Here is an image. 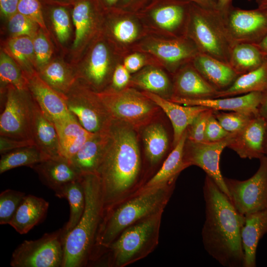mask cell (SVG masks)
I'll list each match as a JSON object with an SVG mask.
<instances>
[{
  "label": "cell",
  "instance_id": "obj_53",
  "mask_svg": "<svg viewBox=\"0 0 267 267\" xmlns=\"http://www.w3.org/2000/svg\"><path fill=\"white\" fill-rule=\"evenodd\" d=\"M232 6V0H217V9L222 16L225 15Z\"/></svg>",
  "mask_w": 267,
  "mask_h": 267
},
{
  "label": "cell",
  "instance_id": "obj_27",
  "mask_svg": "<svg viewBox=\"0 0 267 267\" xmlns=\"http://www.w3.org/2000/svg\"><path fill=\"white\" fill-rule=\"evenodd\" d=\"M186 139V130L159 170L138 189L150 188L176 181L180 172L187 168L183 160L184 147Z\"/></svg>",
  "mask_w": 267,
  "mask_h": 267
},
{
  "label": "cell",
  "instance_id": "obj_54",
  "mask_svg": "<svg viewBox=\"0 0 267 267\" xmlns=\"http://www.w3.org/2000/svg\"><path fill=\"white\" fill-rule=\"evenodd\" d=\"M202 7L217 9V0H188Z\"/></svg>",
  "mask_w": 267,
  "mask_h": 267
},
{
  "label": "cell",
  "instance_id": "obj_29",
  "mask_svg": "<svg viewBox=\"0 0 267 267\" xmlns=\"http://www.w3.org/2000/svg\"><path fill=\"white\" fill-rule=\"evenodd\" d=\"M266 57L254 44L236 43L231 49L228 63L240 76L261 66Z\"/></svg>",
  "mask_w": 267,
  "mask_h": 267
},
{
  "label": "cell",
  "instance_id": "obj_23",
  "mask_svg": "<svg viewBox=\"0 0 267 267\" xmlns=\"http://www.w3.org/2000/svg\"><path fill=\"white\" fill-rule=\"evenodd\" d=\"M60 145V156L70 159L93 135L71 114L53 121Z\"/></svg>",
  "mask_w": 267,
  "mask_h": 267
},
{
  "label": "cell",
  "instance_id": "obj_41",
  "mask_svg": "<svg viewBox=\"0 0 267 267\" xmlns=\"http://www.w3.org/2000/svg\"><path fill=\"white\" fill-rule=\"evenodd\" d=\"M37 24L27 16L17 12L9 18L8 29L13 36H35Z\"/></svg>",
  "mask_w": 267,
  "mask_h": 267
},
{
  "label": "cell",
  "instance_id": "obj_42",
  "mask_svg": "<svg viewBox=\"0 0 267 267\" xmlns=\"http://www.w3.org/2000/svg\"><path fill=\"white\" fill-rule=\"evenodd\" d=\"M112 32L118 41L123 44H129L137 37L138 28L134 21L125 18L118 20L114 24Z\"/></svg>",
  "mask_w": 267,
  "mask_h": 267
},
{
  "label": "cell",
  "instance_id": "obj_11",
  "mask_svg": "<svg viewBox=\"0 0 267 267\" xmlns=\"http://www.w3.org/2000/svg\"><path fill=\"white\" fill-rule=\"evenodd\" d=\"M28 90L8 87L4 108L0 116V135L32 139L31 125L34 100Z\"/></svg>",
  "mask_w": 267,
  "mask_h": 267
},
{
  "label": "cell",
  "instance_id": "obj_47",
  "mask_svg": "<svg viewBox=\"0 0 267 267\" xmlns=\"http://www.w3.org/2000/svg\"><path fill=\"white\" fill-rule=\"evenodd\" d=\"M231 134L222 127L213 113L207 121L204 134L205 142L219 141L226 138Z\"/></svg>",
  "mask_w": 267,
  "mask_h": 267
},
{
  "label": "cell",
  "instance_id": "obj_39",
  "mask_svg": "<svg viewBox=\"0 0 267 267\" xmlns=\"http://www.w3.org/2000/svg\"><path fill=\"white\" fill-rule=\"evenodd\" d=\"M26 194L21 191L7 189L0 194V224H9Z\"/></svg>",
  "mask_w": 267,
  "mask_h": 267
},
{
  "label": "cell",
  "instance_id": "obj_21",
  "mask_svg": "<svg viewBox=\"0 0 267 267\" xmlns=\"http://www.w3.org/2000/svg\"><path fill=\"white\" fill-rule=\"evenodd\" d=\"M267 233V206L244 215L241 230L244 267H256V253L260 240Z\"/></svg>",
  "mask_w": 267,
  "mask_h": 267
},
{
  "label": "cell",
  "instance_id": "obj_46",
  "mask_svg": "<svg viewBox=\"0 0 267 267\" xmlns=\"http://www.w3.org/2000/svg\"><path fill=\"white\" fill-rule=\"evenodd\" d=\"M33 44L36 63L41 69L46 65L50 58L52 54L50 45L41 31L35 36Z\"/></svg>",
  "mask_w": 267,
  "mask_h": 267
},
{
  "label": "cell",
  "instance_id": "obj_38",
  "mask_svg": "<svg viewBox=\"0 0 267 267\" xmlns=\"http://www.w3.org/2000/svg\"><path fill=\"white\" fill-rule=\"evenodd\" d=\"M72 19L75 27V38L73 43L77 47L89 32L91 26V11L88 1H81L74 7Z\"/></svg>",
  "mask_w": 267,
  "mask_h": 267
},
{
  "label": "cell",
  "instance_id": "obj_2",
  "mask_svg": "<svg viewBox=\"0 0 267 267\" xmlns=\"http://www.w3.org/2000/svg\"><path fill=\"white\" fill-rule=\"evenodd\" d=\"M136 130L113 119L101 163L97 171L102 186L105 210L135 191L141 160Z\"/></svg>",
  "mask_w": 267,
  "mask_h": 267
},
{
  "label": "cell",
  "instance_id": "obj_49",
  "mask_svg": "<svg viewBox=\"0 0 267 267\" xmlns=\"http://www.w3.org/2000/svg\"><path fill=\"white\" fill-rule=\"evenodd\" d=\"M130 72L123 65H118L114 70L112 78L113 90H120L125 89L130 81Z\"/></svg>",
  "mask_w": 267,
  "mask_h": 267
},
{
  "label": "cell",
  "instance_id": "obj_4",
  "mask_svg": "<svg viewBox=\"0 0 267 267\" xmlns=\"http://www.w3.org/2000/svg\"><path fill=\"white\" fill-rule=\"evenodd\" d=\"M85 207L76 226L65 236L62 267H82L95 261L97 239L104 214L103 189L96 174L83 175Z\"/></svg>",
  "mask_w": 267,
  "mask_h": 267
},
{
  "label": "cell",
  "instance_id": "obj_24",
  "mask_svg": "<svg viewBox=\"0 0 267 267\" xmlns=\"http://www.w3.org/2000/svg\"><path fill=\"white\" fill-rule=\"evenodd\" d=\"M195 68L218 91L225 89L239 75L227 63L199 53L191 61Z\"/></svg>",
  "mask_w": 267,
  "mask_h": 267
},
{
  "label": "cell",
  "instance_id": "obj_22",
  "mask_svg": "<svg viewBox=\"0 0 267 267\" xmlns=\"http://www.w3.org/2000/svg\"><path fill=\"white\" fill-rule=\"evenodd\" d=\"M31 132L35 145L48 158L60 156L59 138L54 124L44 115L34 100Z\"/></svg>",
  "mask_w": 267,
  "mask_h": 267
},
{
  "label": "cell",
  "instance_id": "obj_14",
  "mask_svg": "<svg viewBox=\"0 0 267 267\" xmlns=\"http://www.w3.org/2000/svg\"><path fill=\"white\" fill-rule=\"evenodd\" d=\"M145 49L161 59L174 73L183 65L191 62L200 53L187 36L151 42L145 45Z\"/></svg>",
  "mask_w": 267,
  "mask_h": 267
},
{
  "label": "cell",
  "instance_id": "obj_7",
  "mask_svg": "<svg viewBox=\"0 0 267 267\" xmlns=\"http://www.w3.org/2000/svg\"><path fill=\"white\" fill-rule=\"evenodd\" d=\"M97 94L112 119L125 122L136 130L149 124L159 108L142 92L133 89Z\"/></svg>",
  "mask_w": 267,
  "mask_h": 267
},
{
  "label": "cell",
  "instance_id": "obj_43",
  "mask_svg": "<svg viewBox=\"0 0 267 267\" xmlns=\"http://www.w3.org/2000/svg\"><path fill=\"white\" fill-rule=\"evenodd\" d=\"M213 111L209 108L200 113L194 118L186 130L187 140L196 142H205L204 134L207 121Z\"/></svg>",
  "mask_w": 267,
  "mask_h": 267
},
{
  "label": "cell",
  "instance_id": "obj_36",
  "mask_svg": "<svg viewBox=\"0 0 267 267\" xmlns=\"http://www.w3.org/2000/svg\"><path fill=\"white\" fill-rule=\"evenodd\" d=\"M8 46L12 55L24 68L26 77L35 73L33 69V61L35 57L34 44L30 37L24 36L12 38L8 42Z\"/></svg>",
  "mask_w": 267,
  "mask_h": 267
},
{
  "label": "cell",
  "instance_id": "obj_5",
  "mask_svg": "<svg viewBox=\"0 0 267 267\" xmlns=\"http://www.w3.org/2000/svg\"><path fill=\"white\" fill-rule=\"evenodd\" d=\"M163 212L145 218L130 225L104 250L107 265L125 267L152 253L158 244Z\"/></svg>",
  "mask_w": 267,
  "mask_h": 267
},
{
  "label": "cell",
  "instance_id": "obj_52",
  "mask_svg": "<svg viewBox=\"0 0 267 267\" xmlns=\"http://www.w3.org/2000/svg\"><path fill=\"white\" fill-rule=\"evenodd\" d=\"M258 115L267 123V92L263 93L262 100L258 108Z\"/></svg>",
  "mask_w": 267,
  "mask_h": 267
},
{
  "label": "cell",
  "instance_id": "obj_55",
  "mask_svg": "<svg viewBox=\"0 0 267 267\" xmlns=\"http://www.w3.org/2000/svg\"><path fill=\"white\" fill-rule=\"evenodd\" d=\"M254 44L265 56L267 57V34L259 43Z\"/></svg>",
  "mask_w": 267,
  "mask_h": 267
},
{
  "label": "cell",
  "instance_id": "obj_28",
  "mask_svg": "<svg viewBox=\"0 0 267 267\" xmlns=\"http://www.w3.org/2000/svg\"><path fill=\"white\" fill-rule=\"evenodd\" d=\"M253 92H267V57L261 66L239 76L228 88L218 91L215 98L234 96Z\"/></svg>",
  "mask_w": 267,
  "mask_h": 267
},
{
  "label": "cell",
  "instance_id": "obj_6",
  "mask_svg": "<svg viewBox=\"0 0 267 267\" xmlns=\"http://www.w3.org/2000/svg\"><path fill=\"white\" fill-rule=\"evenodd\" d=\"M186 35L200 53L229 64L234 44L222 15L217 9L205 8L191 2Z\"/></svg>",
  "mask_w": 267,
  "mask_h": 267
},
{
  "label": "cell",
  "instance_id": "obj_19",
  "mask_svg": "<svg viewBox=\"0 0 267 267\" xmlns=\"http://www.w3.org/2000/svg\"><path fill=\"white\" fill-rule=\"evenodd\" d=\"M31 95L44 115L52 122L70 115L63 96L36 73L27 77Z\"/></svg>",
  "mask_w": 267,
  "mask_h": 267
},
{
  "label": "cell",
  "instance_id": "obj_10",
  "mask_svg": "<svg viewBox=\"0 0 267 267\" xmlns=\"http://www.w3.org/2000/svg\"><path fill=\"white\" fill-rule=\"evenodd\" d=\"M259 160L258 170L247 179L224 177L230 200L243 215L267 206V156L264 155Z\"/></svg>",
  "mask_w": 267,
  "mask_h": 267
},
{
  "label": "cell",
  "instance_id": "obj_35",
  "mask_svg": "<svg viewBox=\"0 0 267 267\" xmlns=\"http://www.w3.org/2000/svg\"><path fill=\"white\" fill-rule=\"evenodd\" d=\"M39 75L48 85L63 96L75 82L71 72L58 62H51L44 66L41 69Z\"/></svg>",
  "mask_w": 267,
  "mask_h": 267
},
{
  "label": "cell",
  "instance_id": "obj_32",
  "mask_svg": "<svg viewBox=\"0 0 267 267\" xmlns=\"http://www.w3.org/2000/svg\"><path fill=\"white\" fill-rule=\"evenodd\" d=\"M145 154L149 162L154 165L164 157L169 147V139L166 129L159 123H149L142 133Z\"/></svg>",
  "mask_w": 267,
  "mask_h": 267
},
{
  "label": "cell",
  "instance_id": "obj_8",
  "mask_svg": "<svg viewBox=\"0 0 267 267\" xmlns=\"http://www.w3.org/2000/svg\"><path fill=\"white\" fill-rule=\"evenodd\" d=\"M64 237L62 228L34 240H25L13 251L12 267H62Z\"/></svg>",
  "mask_w": 267,
  "mask_h": 267
},
{
  "label": "cell",
  "instance_id": "obj_33",
  "mask_svg": "<svg viewBox=\"0 0 267 267\" xmlns=\"http://www.w3.org/2000/svg\"><path fill=\"white\" fill-rule=\"evenodd\" d=\"M110 69V55L106 45L102 43L93 48L84 76L89 83L98 89L106 83Z\"/></svg>",
  "mask_w": 267,
  "mask_h": 267
},
{
  "label": "cell",
  "instance_id": "obj_57",
  "mask_svg": "<svg viewBox=\"0 0 267 267\" xmlns=\"http://www.w3.org/2000/svg\"><path fill=\"white\" fill-rule=\"evenodd\" d=\"M264 153L267 156V130L264 143Z\"/></svg>",
  "mask_w": 267,
  "mask_h": 267
},
{
  "label": "cell",
  "instance_id": "obj_16",
  "mask_svg": "<svg viewBox=\"0 0 267 267\" xmlns=\"http://www.w3.org/2000/svg\"><path fill=\"white\" fill-rule=\"evenodd\" d=\"M41 181L55 192L81 178L82 175L68 159L59 156L46 159L31 167Z\"/></svg>",
  "mask_w": 267,
  "mask_h": 267
},
{
  "label": "cell",
  "instance_id": "obj_13",
  "mask_svg": "<svg viewBox=\"0 0 267 267\" xmlns=\"http://www.w3.org/2000/svg\"><path fill=\"white\" fill-rule=\"evenodd\" d=\"M232 134L226 138L214 142H196L186 139L183 160L187 168L194 165L201 168L229 198V195L219 167L220 156L227 147Z\"/></svg>",
  "mask_w": 267,
  "mask_h": 267
},
{
  "label": "cell",
  "instance_id": "obj_18",
  "mask_svg": "<svg viewBox=\"0 0 267 267\" xmlns=\"http://www.w3.org/2000/svg\"><path fill=\"white\" fill-rule=\"evenodd\" d=\"M175 74L172 97L193 99L215 98L218 90L205 80L191 62L183 65Z\"/></svg>",
  "mask_w": 267,
  "mask_h": 267
},
{
  "label": "cell",
  "instance_id": "obj_56",
  "mask_svg": "<svg viewBox=\"0 0 267 267\" xmlns=\"http://www.w3.org/2000/svg\"><path fill=\"white\" fill-rule=\"evenodd\" d=\"M258 7L267 8V0H256Z\"/></svg>",
  "mask_w": 267,
  "mask_h": 267
},
{
  "label": "cell",
  "instance_id": "obj_48",
  "mask_svg": "<svg viewBox=\"0 0 267 267\" xmlns=\"http://www.w3.org/2000/svg\"><path fill=\"white\" fill-rule=\"evenodd\" d=\"M33 145H35L33 140L20 139L0 136V153L1 154Z\"/></svg>",
  "mask_w": 267,
  "mask_h": 267
},
{
  "label": "cell",
  "instance_id": "obj_34",
  "mask_svg": "<svg viewBox=\"0 0 267 267\" xmlns=\"http://www.w3.org/2000/svg\"><path fill=\"white\" fill-rule=\"evenodd\" d=\"M0 160V174L22 166L31 167L49 158L35 145L20 148L2 154Z\"/></svg>",
  "mask_w": 267,
  "mask_h": 267
},
{
  "label": "cell",
  "instance_id": "obj_17",
  "mask_svg": "<svg viewBox=\"0 0 267 267\" xmlns=\"http://www.w3.org/2000/svg\"><path fill=\"white\" fill-rule=\"evenodd\" d=\"M263 93L253 92L239 96L188 99L173 96L170 100L184 105H200L213 110L239 112L258 115V108Z\"/></svg>",
  "mask_w": 267,
  "mask_h": 267
},
{
  "label": "cell",
  "instance_id": "obj_40",
  "mask_svg": "<svg viewBox=\"0 0 267 267\" xmlns=\"http://www.w3.org/2000/svg\"><path fill=\"white\" fill-rule=\"evenodd\" d=\"M213 114L222 127L230 134L242 130L255 116L248 113L214 110Z\"/></svg>",
  "mask_w": 267,
  "mask_h": 267
},
{
  "label": "cell",
  "instance_id": "obj_12",
  "mask_svg": "<svg viewBox=\"0 0 267 267\" xmlns=\"http://www.w3.org/2000/svg\"><path fill=\"white\" fill-rule=\"evenodd\" d=\"M222 16L234 44H256L267 34V8L244 9L233 6Z\"/></svg>",
  "mask_w": 267,
  "mask_h": 267
},
{
  "label": "cell",
  "instance_id": "obj_51",
  "mask_svg": "<svg viewBox=\"0 0 267 267\" xmlns=\"http://www.w3.org/2000/svg\"><path fill=\"white\" fill-rule=\"evenodd\" d=\"M19 0H0L1 12L6 17L9 18L18 12Z\"/></svg>",
  "mask_w": 267,
  "mask_h": 267
},
{
  "label": "cell",
  "instance_id": "obj_9",
  "mask_svg": "<svg viewBox=\"0 0 267 267\" xmlns=\"http://www.w3.org/2000/svg\"><path fill=\"white\" fill-rule=\"evenodd\" d=\"M64 97L69 111L87 131L93 134L107 132L113 119L97 93L72 86Z\"/></svg>",
  "mask_w": 267,
  "mask_h": 267
},
{
  "label": "cell",
  "instance_id": "obj_20",
  "mask_svg": "<svg viewBox=\"0 0 267 267\" xmlns=\"http://www.w3.org/2000/svg\"><path fill=\"white\" fill-rule=\"evenodd\" d=\"M142 93L161 108L170 119L173 129V147L194 118L201 112L209 109L200 105H184L177 103L148 91Z\"/></svg>",
  "mask_w": 267,
  "mask_h": 267
},
{
  "label": "cell",
  "instance_id": "obj_58",
  "mask_svg": "<svg viewBox=\"0 0 267 267\" xmlns=\"http://www.w3.org/2000/svg\"><path fill=\"white\" fill-rule=\"evenodd\" d=\"M117 0H106L108 3L112 4L116 2Z\"/></svg>",
  "mask_w": 267,
  "mask_h": 267
},
{
  "label": "cell",
  "instance_id": "obj_3",
  "mask_svg": "<svg viewBox=\"0 0 267 267\" xmlns=\"http://www.w3.org/2000/svg\"><path fill=\"white\" fill-rule=\"evenodd\" d=\"M175 183L176 181L138 189L105 210L97 239L96 259L101 256L125 229L145 218L164 212L174 190Z\"/></svg>",
  "mask_w": 267,
  "mask_h": 267
},
{
  "label": "cell",
  "instance_id": "obj_30",
  "mask_svg": "<svg viewBox=\"0 0 267 267\" xmlns=\"http://www.w3.org/2000/svg\"><path fill=\"white\" fill-rule=\"evenodd\" d=\"M59 198H66L70 206V216L68 222L62 228L65 236L76 226L80 220L85 207V195L82 177L73 181L55 194Z\"/></svg>",
  "mask_w": 267,
  "mask_h": 267
},
{
  "label": "cell",
  "instance_id": "obj_15",
  "mask_svg": "<svg viewBox=\"0 0 267 267\" xmlns=\"http://www.w3.org/2000/svg\"><path fill=\"white\" fill-rule=\"evenodd\" d=\"M267 123L258 115L254 116L239 132L232 134L227 147L243 159H258L265 155L264 143Z\"/></svg>",
  "mask_w": 267,
  "mask_h": 267
},
{
  "label": "cell",
  "instance_id": "obj_44",
  "mask_svg": "<svg viewBox=\"0 0 267 267\" xmlns=\"http://www.w3.org/2000/svg\"><path fill=\"white\" fill-rule=\"evenodd\" d=\"M54 29L58 40L65 42L70 33V23L67 11L62 7L54 8L51 13Z\"/></svg>",
  "mask_w": 267,
  "mask_h": 267
},
{
  "label": "cell",
  "instance_id": "obj_45",
  "mask_svg": "<svg viewBox=\"0 0 267 267\" xmlns=\"http://www.w3.org/2000/svg\"><path fill=\"white\" fill-rule=\"evenodd\" d=\"M18 12L36 22L44 31H47L38 0H19Z\"/></svg>",
  "mask_w": 267,
  "mask_h": 267
},
{
  "label": "cell",
  "instance_id": "obj_50",
  "mask_svg": "<svg viewBox=\"0 0 267 267\" xmlns=\"http://www.w3.org/2000/svg\"><path fill=\"white\" fill-rule=\"evenodd\" d=\"M145 62L144 57L139 53H133L125 59L124 65L130 73H134L140 69Z\"/></svg>",
  "mask_w": 267,
  "mask_h": 267
},
{
  "label": "cell",
  "instance_id": "obj_25",
  "mask_svg": "<svg viewBox=\"0 0 267 267\" xmlns=\"http://www.w3.org/2000/svg\"><path fill=\"white\" fill-rule=\"evenodd\" d=\"M107 139V132L93 134L70 159L82 175L96 174L103 159Z\"/></svg>",
  "mask_w": 267,
  "mask_h": 267
},
{
  "label": "cell",
  "instance_id": "obj_59",
  "mask_svg": "<svg viewBox=\"0 0 267 267\" xmlns=\"http://www.w3.org/2000/svg\"></svg>",
  "mask_w": 267,
  "mask_h": 267
},
{
  "label": "cell",
  "instance_id": "obj_1",
  "mask_svg": "<svg viewBox=\"0 0 267 267\" xmlns=\"http://www.w3.org/2000/svg\"><path fill=\"white\" fill-rule=\"evenodd\" d=\"M203 191L205 220L201 234L205 250L223 267H244L241 230L244 215L207 175Z\"/></svg>",
  "mask_w": 267,
  "mask_h": 267
},
{
  "label": "cell",
  "instance_id": "obj_31",
  "mask_svg": "<svg viewBox=\"0 0 267 267\" xmlns=\"http://www.w3.org/2000/svg\"><path fill=\"white\" fill-rule=\"evenodd\" d=\"M132 83L138 87L170 99L174 94L173 84L162 71L154 67L147 68L132 79Z\"/></svg>",
  "mask_w": 267,
  "mask_h": 267
},
{
  "label": "cell",
  "instance_id": "obj_26",
  "mask_svg": "<svg viewBox=\"0 0 267 267\" xmlns=\"http://www.w3.org/2000/svg\"><path fill=\"white\" fill-rule=\"evenodd\" d=\"M48 207L44 199L26 195L9 224L19 234H26L44 217Z\"/></svg>",
  "mask_w": 267,
  "mask_h": 267
},
{
  "label": "cell",
  "instance_id": "obj_37",
  "mask_svg": "<svg viewBox=\"0 0 267 267\" xmlns=\"http://www.w3.org/2000/svg\"><path fill=\"white\" fill-rule=\"evenodd\" d=\"M0 78L3 85L20 90H28V79L12 59L3 52L0 55Z\"/></svg>",
  "mask_w": 267,
  "mask_h": 267
}]
</instances>
